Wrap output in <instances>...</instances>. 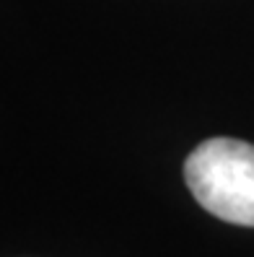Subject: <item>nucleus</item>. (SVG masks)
I'll return each instance as SVG.
<instances>
[{
	"label": "nucleus",
	"mask_w": 254,
	"mask_h": 257,
	"mask_svg": "<svg viewBox=\"0 0 254 257\" xmlns=\"http://www.w3.org/2000/svg\"><path fill=\"white\" fill-rule=\"evenodd\" d=\"M195 200L220 221L254 226V146L238 138L202 141L184 161Z\"/></svg>",
	"instance_id": "nucleus-1"
}]
</instances>
